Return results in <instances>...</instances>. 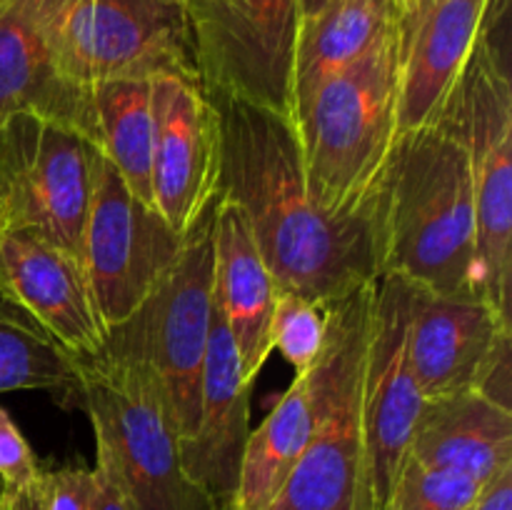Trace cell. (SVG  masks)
I'll list each match as a JSON object with an SVG mask.
<instances>
[{
  "mask_svg": "<svg viewBox=\"0 0 512 510\" xmlns=\"http://www.w3.org/2000/svg\"><path fill=\"white\" fill-rule=\"evenodd\" d=\"M413 285V283H410ZM510 353V315L480 295L415 288L408 318V360L423 400L483 388Z\"/></svg>",
  "mask_w": 512,
  "mask_h": 510,
  "instance_id": "obj_14",
  "label": "cell"
},
{
  "mask_svg": "<svg viewBox=\"0 0 512 510\" xmlns=\"http://www.w3.org/2000/svg\"><path fill=\"white\" fill-rule=\"evenodd\" d=\"M383 270L415 288L475 293V195L463 140L443 120L398 138L383 195Z\"/></svg>",
  "mask_w": 512,
  "mask_h": 510,
  "instance_id": "obj_2",
  "label": "cell"
},
{
  "mask_svg": "<svg viewBox=\"0 0 512 510\" xmlns=\"http://www.w3.org/2000/svg\"><path fill=\"white\" fill-rule=\"evenodd\" d=\"M278 285L260 253L243 210L218 198L213 240V303L228 325L240 373L253 388L270 355V318Z\"/></svg>",
  "mask_w": 512,
  "mask_h": 510,
  "instance_id": "obj_19",
  "label": "cell"
},
{
  "mask_svg": "<svg viewBox=\"0 0 512 510\" xmlns=\"http://www.w3.org/2000/svg\"><path fill=\"white\" fill-rule=\"evenodd\" d=\"M38 498L40 510H95V468L40 470Z\"/></svg>",
  "mask_w": 512,
  "mask_h": 510,
  "instance_id": "obj_27",
  "label": "cell"
},
{
  "mask_svg": "<svg viewBox=\"0 0 512 510\" xmlns=\"http://www.w3.org/2000/svg\"><path fill=\"white\" fill-rule=\"evenodd\" d=\"M413 285L383 270L375 280L365 358V508L380 510L408 455L410 435L423 408L408 360V318Z\"/></svg>",
  "mask_w": 512,
  "mask_h": 510,
  "instance_id": "obj_12",
  "label": "cell"
},
{
  "mask_svg": "<svg viewBox=\"0 0 512 510\" xmlns=\"http://www.w3.org/2000/svg\"><path fill=\"white\" fill-rule=\"evenodd\" d=\"M470 510H512V468L488 480Z\"/></svg>",
  "mask_w": 512,
  "mask_h": 510,
  "instance_id": "obj_29",
  "label": "cell"
},
{
  "mask_svg": "<svg viewBox=\"0 0 512 510\" xmlns=\"http://www.w3.org/2000/svg\"><path fill=\"white\" fill-rule=\"evenodd\" d=\"M183 5L205 93L293 115L298 0H183Z\"/></svg>",
  "mask_w": 512,
  "mask_h": 510,
  "instance_id": "obj_10",
  "label": "cell"
},
{
  "mask_svg": "<svg viewBox=\"0 0 512 510\" xmlns=\"http://www.w3.org/2000/svg\"><path fill=\"white\" fill-rule=\"evenodd\" d=\"M38 473L40 468L28 440L0 403V503L28 488Z\"/></svg>",
  "mask_w": 512,
  "mask_h": 510,
  "instance_id": "obj_28",
  "label": "cell"
},
{
  "mask_svg": "<svg viewBox=\"0 0 512 510\" xmlns=\"http://www.w3.org/2000/svg\"><path fill=\"white\" fill-rule=\"evenodd\" d=\"M220 113L218 195L243 210L278 290L320 308L383 273V205L333 218L313 200L293 115L238 98H213Z\"/></svg>",
  "mask_w": 512,
  "mask_h": 510,
  "instance_id": "obj_1",
  "label": "cell"
},
{
  "mask_svg": "<svg viewBox=\"0 0 512 510\" xmlns=\"http://www.w3.org/2000/svg\"><path fill=\"white\" fill-rule=\"evenodd\" d=\"M73 408L93 428L95 470L128 510H220L185 470L173 415L143 368L108 355L80 360Z\"/></svg>",
  "mask_w": 512,
  "mask_h": 510,
  "instance_id": "obj_4",
  "label": "cell"
},
{
  "mask_svg": "<svg viewBox=\"0 0 512 510\" xmlns=\"http://www.w3.org/2000/svg\"><path fill=\"white\" fill-rule=\"evenodd\" d=\"M95 510H128V505L123 503L118 490L98 470H95Z\"/></svg>",
  "mask_w": 512,
  "mask_h": 510,
  "instance_id": "obj_30",
  "label": "cell"
},
{
  "mask_svg": "<svg viewBox=\"0 0 512 510\" xmlns=\"http://www.w3.org/2000/svg\"><path fill=\"white\" fill-rule=\"evenodd\" d=\"M220 198V195H218ZM218 200L185 233L178 260L130 318L105 333L98 355L143 368L163 393L180 445L198 423L213 328V240Z\"/></svg>",
  "mask_w": 512,
  "mask_h": 510,
  "instance_id": "obj_6",
  "label": "cell"
},
{
  "mask_svg": "<svg viewBox=\"0 0 512 510\" xmlns=\"http://www.w3.org/2000/svg\"><path fill=\"white\" fill-rule=\"evenodd\" d=\"M220 510H238V508H235V505L230 503V505H225V508H220Z\"/></svg>",
  "mask_w": 512,
  "mask_h": 510,
  "instance_id": "obj_33",
  "label": "cell"
},
{
  "mask_svg": "<svg viewBox=\"0 0 512 510\" xmlns=\"http://www.w3.org/2000/svg\"><path fill=\"white\" fill-rule=\"evenodd\" d=\"M88 98L93 145L133 195L153 205V80H95Z\"/></svg>",
  "mask_w": 512,
  "mask_h": 510,
  "instance_id": "obj_22",
  "label": "cell"
},
{
  "mask_svg": "<svg viewBox=\"0 0 512 510\" xmlns=\"http://www.w3.org/2000/svg\"><path fill=\"white\" fill-rule=\"evenodd\" d=\"M0 293L28 310L78 360L103 350L105 325L80 260L28 230H0Z\"/></svg>",
  "mask_w": 512,
  "mask_h": 510,
  "instance_id": "obj_16",
  "label": "cell"
},
{
  "mask_svg": "<svg viewBox=\"0 0 512 510\" xmlns=\"http://www.w3.org/2000/svg\"><path fill=\"white\" fill-rule=\"evenodd\" d=\"M398 5H400V0H398Z\"/></svg>",
  "mask_w": 512,
  "mask_h": 510,
  "instance_id": "obj_35",
  "label": "cell"
},
{
  "mask_svg": "<svg viewBox=\"0 0 512 510\" xmlns=\"http://www.w3.org/2000/svg\"><path fill=\"white\" fill-rule=\"evenodd\" d=\"M508 0H430L400 15L398 138L438 123L470 55Z\"/></svg>",
  "mask_w": 512,
  "mask_h": 510,
  "instance_id": "obj_15",
  "label": "cell"
},
{
  "mask_svg": "<svg viewBox=\"0 0 512 510\" xmlns=\"http://www.w3.org/2000/svg\"><path fill=\"white\" fill-rule=\"evenodd\" d=\"M398 83L395 30L373 53L325 80L295 118L310 195L333 218H360L383 205L398 145Z\"/></svg>",
  "mask_w": 512,
  "mask_h": 510,
  "instance_id": "obj_3",
  "label": "cell"
},
{
  "mask_svg": "<svg viewBox=\"0 0 512 510\" xmlns=\"http://www.w3.org/2000/svg\"><path fill=\"white\" fill-rule=\"evenodd\" d=\"M323 343L325 310L303 295L280 290L270 318V348L283 355L295 378L313 370L323 353Z\"/></svg>",
  "mask_w": 512,
  "mask_h": 510,
  "instance_id": "obj_26",
  "label": "cell"
},
{
  "mask_svg": "<svg viewBox=\"0 0 512 510\" xmlns=\"http://www.w3.org/2000/svg\"><path fill=\"white\" fill-rule=\"evenodd\" d=\"M423 3H430V0H400V15L410 13L413 8H418V5Z\"/></svg>",
  "mask_w": 512,
  "mask_h": 510,
  "instance_id": "obj_32",
  "label": "cell"
},
{
  "mask_svg": "<svg viewBox=\"0 0 512 510\" xmlns=\"http://www.w3.org/2000/svg\"><path fill=\"white\" fill-rule=\"evenodd\" d=\"M468 153L475 195V293L510 315L512 85L493 38L470 55L440 118Z\"/></svg>",
  "mask_w": 512,
  "mask_h": 510,
  "instance_id": "obj_7",
  "label": "cell"
},
{
  "mask_svg": "<svg viewBox=\"0 0 512 510\" xmlns=\"http://www.w3.org/2000/svg\"><path fill=\"white\" fill-rule=\"evenodd\" d=\"M153 208L180 235L218 200L220 113L198 80L153 78Z\"/></svg>",
  "mask_w": 512,
  "mask_h": 510,
  "instance_id": "obj_13",
  "label": "cell"
},
{
  "mask_svg": "<svg viewBox=\"0 0 512 510\" xmlns=\"http://www.w3.org/2000/svg\"><path fill=\"white\" fill-rule=\"evenodd\" d=\"M375 280L323 308V353L308 373L313 433L268 510H368L363 390Z\"/></svg>",
  "mask_w": 512,
  "mask_h": 510,
  "instance_id": "obj_5",
  "label": "cell"
},
{
  "mask_svg": "<svg viewBox=\"0 0 512 510\" xmlns=\"http://www.w3.org/2000/svg\"><path fill=\"white\" fill-rule=\"evenodd\" d=\"M15 113L60 120L90 138L88 88L60 73L48 0H0V123Z\"/></svg>",
  "mask_w": 512,
  "mask_h": 510,
  "instance_id": "obj_18",
  "label": "cell"
},
{
  "mask_svg": "<svg viewBox=\"0 0 512 510\" xmlns=\"http://www.w3.org/2000/svg\"><path fill=\"white\" fill-rule=\"evenodd\" d=\"M80 360L28 310L0 293V393L48 390L73 408Z\"/></svg>",
  "mask_w": 512,
  "mask_h": 510,
  "instance_id": "obj_24",
  "label": "cell"
},
{
  "mask_svg": "<svg viewBox=\"0 0 512 510\" xmlns=\"http://www.w3.org/2000/svg\"><path fill=\"white\" fill-rule=\"evenodd\" d=\"M408 455L485 485L512 468V410L478 390L423 400Z\"/></svg>",
  "mask_w": 512,
  "mask_h": 510,
  "instance_id": "obj_20",
  "label": "cell"
},
{
  "mask_svg": "<svg viewBox=\"0 0 512 510\" xmlns=\"http://www.w3.org/2000/svg\"><path fill=\"white\" fill-rule=\"evenodd\" d=\"M483 485L405 455L380 510H470Z\"/></svg>",
  "mask_w": 512,
  "mask_h": 510,
  "instance_id": "obj_25",
  "label": "cell"
},
{
  "mask_svg": "<svg viewBox=\"0 0 512 510\" xmlns=\"http://www.w3.org/2000/svg\"><path fill=\"white\" fill-rule=\"evenodd\" d=\"M50 40L68 83L183 75L198 80L183 0H48Z\"/></svg>",
  "mask_w": 512,
  "mask_h": 510,
  "instance_id": "obj_8",
  "label": "cell"
},
{
  "mask_svg": "<svg viewBox=\"0 0 512 510\" xmlns=\"http://www.w3.org/2000/svg\"><path fill=\"white\" fill-rule=\"evenodd\" d=\"M0 230H3V225H0Z\"/></svg>",
  "mask_w": 512,
  "mask_h": 510,
  "instance_id": "obj_34",
  "label": "cell"
},
{
  "mask_svg": "<svg viewBox=\"0 0 512 510\" xmlns=\"http://www.w3.org/2000/svg\"><path fill=\"white\" fill-rule=\"evenodd\" d=\"M98 148L78 128L35 113L0 123V225L78 258Z\"/></svg>",
  "mask_w": 512,
  "mask_h": 510,
  "instance_id": "obj_9",
  "label": "cell"
},
{
  "mask_svg": "<svg viewBox=\"0 0 512 510\" xmlns=\"http://www.w3.org/2000/svg\"><path fill=\"white\" fill-rule=\"evenodd\" d=\"M313 433L308 375L293 378L258 428H250L240 463L233 505L238 510H268L298 465Z\"/></svg>",
  "mask_w": 512,
  "mask_h": 510,
  "instance_id": "obj_23",
  "label": "cell"
},
{
  "mask_svg": "<svg viewBox=\"0 0 512 510\" xmlns=\"http://www.w3.org/2000/svg\"><path fill=\"white\" fill-rule=\"evenodd\" d=\"M248 435L250 385L240 373L233 335L218 310H213V328L200 383L198 423L193 435L180 445V455L190 478L220 508L233 503Z\"/></svg>",
  "mask_w": 512,
  "mask_h": 510,
  "instance_id": "obj_17",
  "label": "cell"
},
{
  "mask_svg": "<svg viewBox=\"0 0 512 510\" xmlns=\"http://www.w3.org/2000/svg\"><path fill=\"white\" fill-rule=\"evenodd\" d=\"M398 23V0H328L318 13L300 18L293 50L295 118L325 80L373 53Z\"/></svg>",
  "mask_w": 512,
  "mask_h": 510,
  "instance_id": "obj_21",
  "label": "cell"
},
{
  "mask_svg": "<svg viewBox=\"0 0 512 510\" xmlns=\"http://www.w3.org/2000/svg\"><path fill=\"white\" fill-rule=\"evenodd\" d=\"M298 3H300V18H305V15L318 13L328 0H298Z\"/></svg>",
  "mask_w": 512,
  "mask_h": 510,
  "instance_id": "obj_31",
  "label": "cell"
},
{
  "mask_svg": "<svg viewBox=\"0 0 512 510\" xmlns=\"http://www.w3.org/2000/svg\"><path fill=\"white\" fill-rule=\"evenodd\" d=\"M185 235L133 195L118 170L98 153L95 183L80 235L85 270L105 330L123 323L170 273Z\"/></svg>",
  "mask_w": 512,
  "mask_h": 510,
  "instance_id": "obj_11",
  "label": "cell"
}]
</instances>
